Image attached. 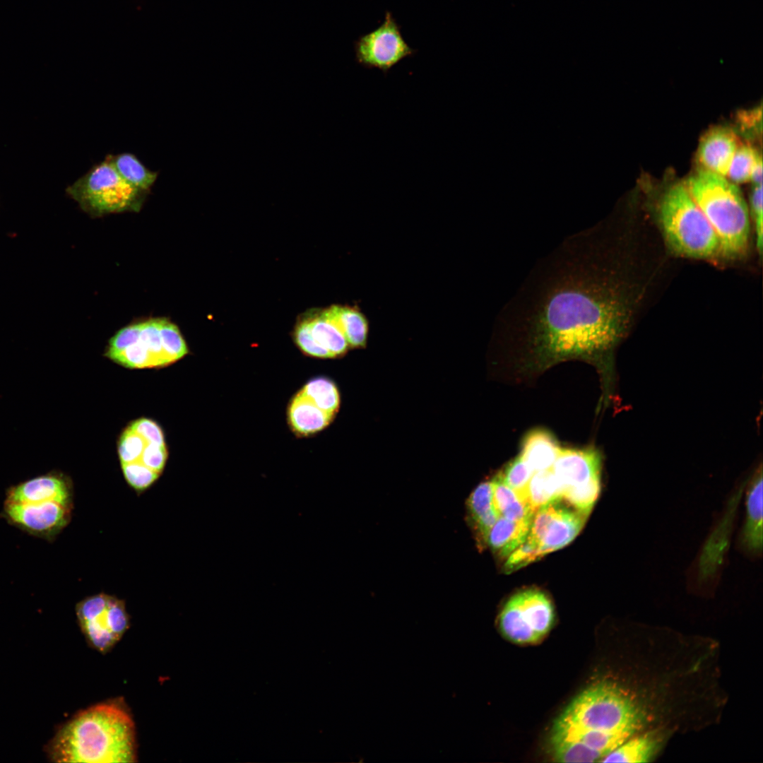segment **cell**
Masks as SVG:
<instances>
[{"label":"cell","instance_id":"1","mask_svg":"<svg viewBox=\"0 0 763 763\" xmlns=\"http://www.w3.org/2000/svg\"><path fill=\"white\" fill-rule=\"evenodd\" d=\"M604 254L598 226L567 237L500 311L499 324L519 335L538 368L575 358L610 369L628 312Z\"/></svg>","mask_w":763,"mask_h":763},{"label":"cell","instance_id":"2","mask_svg":"<svg viewBox=\"0 0 763 763\" xmlns=\"http://www.w3.org/2000/svg\"><path fill=\"white\" fill-rule=\"evenodd\" d=\"M57 762H134L133 718L118 702H102L77 714L58 730L46 747Z\"/></svg>","mask_w":763,"mask_h":763},{"label":"cell","instance_id":"3","mask_svg":"<svg viewBox=\"0 0 763 763\" xmlns=\"http://www.w3.org/2000/svg\"><path fill=\"white\" fill-rule=\"evenodd\" d=\"M644 711L634 697L618 685L602 682L578 694L555 721L551 733H582L622 735L638 731Z\"/></svg>","mask_w":763,"mask_h":763},{"label":"cell","instance_id":"4","mask_svg":"<svg viewBox=\"0 0 763 763\" xmlns=\"http://www.w3.org/2000/svg\"><path fill=\"white\" fill-rule=\"evenodd\" d=\"M690 194L715 231L720 250L734 256L746 249L749 212L740 189L723 176L699 170L685 183Z\"/></svg>","mask_w":763,"mask_h":763},{"label":"cell","instance_id":"5","mask_svg":"<svg viewBox=\"0 0 763 763\" xmlns=\"http://www.w3.org/2000/svg\"><path fill=\"white\" fill-rule=\"evenodd\" d=\"M661 222L671 248L685 256L705 259L720 250L711 224L682 184L672 186L663 197Z\"/></svg>","mask_w":763,"mask_h":763},{"label":"cell","instance_id":"6","mask_svg":"<svg viewBox=\"0 0 763 763\" xmlns=\"http://www.w3.org/2000/svg\"><path fill=\"white\" fill-rule=\"evenodd\" d=\"M66 193L84 211L102 215L138 211L149 192L126 181L105 157L69 186Z\"/></svg>","mask_w":763,"mask_h":763},{"label":"cell","instance_id":"7","mask_svg":"<svg viewBox=\"0 0 763 763\" xmlns=\"http://www.w3.org/2000/svg\"><path fill=\"white\" fill-rule=\"evenodd\" d=\"M554 609L542 591L528 589L519 592L506 603L499 617V626L509 641L521 644L536 643L551 629Z\"/></svg>","mask_w":763,"mask_h":763},{"label":"cell","instance_id":"8","mask_svg":"<svg viewBox=\"0 0 763 763\" xmlns=\"http://www.w3.org/2000/svg\"><path fill=\"white\" fill-rule=\"evenodd\" d=\"M76 613L88 644L103 654L116 645L130 625L124 601L104 593L80 601Z\"/></svg>","mask_w":763,"mask_h":763},{"label":"cell","instance_id":"9","mask_svg":"<svg viewBox=\"0 0 763 763\" xmlns=\"http://www.w3.org/2000/svg\"><path fill=\"white\" fill-rule=\"evenodd\" d=\"M561 501L539 507L532 517L526 540L536 547L542 557L572 542L588 516Z\"/></svg>","mask_w":763,"mask_h":763},{"label":"cell","instance_id":"10","mask_svg":"<svg viewBox=\"0 0 763 763\" xmlns=\"http://www.w3.org/2000/svg\"><path fill=\"white\" fill-rule=\"evenodd\" d=\"M356 61L367 69H377L386 74L403 59L416 53L406 42L401 25L390 11L375 30L361 35L354 42Z\"/></svg>","mask_w":763,"mask_h":763},{"label":"cell","instance_id":"11","mask_svg":"<svg viewBox=\"0 0 763 763\" xmlns=\"http://www.w3.org/2000/svg\"><path fill=\"white\" fill-rule=\"evenodd\" d=\"M71 509L56 502L4 501L1 514L10 525L30 536L51 541L69 524Z\"/></svg>","mask_w":763,"mask_h":763},{"label":"cell","instance_id":"12","mask_svg":"<svg viewBox=\"0 0 763 763\" xmlns=\"http://www.w3.org/2000/svg\"><path fill=\"white\" fill-rule=\"evenodd\" d=\"M11 502H56L73 507L71 480L53 471L22 481L6 489L5 500Z\"/></svg>","mask_w":763,"mask_h":763},{"label":"cell","instance_id":"13","mask_svg":"<svg viewBox=\"0 0 763 763\" xmlns=\"http://www.w3.org/2000/svg\"><path fill=\"white\" fill-rule=\"evenodd\" d=\"M551 470L563 490L586 485L601 480V456L593 448H561Z\"/></svg>","mask_w":763,"mask_h":763},{"label":"cell","instance_id":"14","mask_svg":"<svg viewBox=\"0 0 763 763\" xmlns=\"http://www.w3.org/2000/svg\"><path fill=\"white\" fill-rule=\"evenodd\" d=\"M738 146V139L733 131L723 126L714 127L701 138L697 161L702 170L724 177Z\"/></svg>","mask_w":763,"mask_h":763},{"label":"cell","instance_id":"15","mask_svg":"<svg viewBox=\"0 0 763 763\" xmlns=\"http://www.w3.org/2000/svg\"><path fill=\"white\" fill-rule=\"evenodd\" d=\"M740 549L751 557L762 551V470L754 473L746 494V516L738 539Z\"/></svg>","mask_w":763,"mask_h":763},{"label":"cell","instance_id":"16","mask_svg":"<svg viewBox=\"0 0 763 763\" xmlns=\"http://www.w3.org/2000/svg\"><path fill=\"white\" fill-rule=\"evenodd\" d=\"M492 492V480L483 482L471 493L466 502L468 520L479 548L486 547L488 533L499 517L494 508Z\"/></svg>","mask_w":763,"mask_h":763},{"label":"cell","instance_id":"17","mask_svg":"<svg viewBox=\"0 0 763 763\" xmlns=\"http://www.w3.org/2000/svg\"><path fill=\"white\" fill-rule=\"evenodd\" d=\"M560 449L552 434L537 429L525 436L519 456L534 473L550 469Z\"/></svg>","mask_w":763,"mask_h":763},{"label":"cell","instance_id":"18","mask_svg":"<svg viewBox=\"0 0 763 763\" xmlns=\"http://www.w3.org/2000/svg\"><path fill=\"white\" fill-rule=\"evenodd\" d=\"M531 522V520L514 521L499 516L488 533L486 547L501 557H508L525 541Z\"/></svg>","mask_w":763,"mask_h":763},{"label":"cell","instance_id":"19","mask_svg":"<svg viewBox=\"0 0 763 763\" xmlns=\"http://www.w3.org/2000/svg\"><path fill=\"white\" fill-rule=\"evenodd\" d=\"M288 415L290 423L294 430L303 435L323 430L333 416L320 409L301 392L292 401Z\"/></svg>","mask_w":763,"mask_h":763},{"label":"cell","instance_id":"20","mask_svg":"<svg viewBox=\"0 0 763 763\" xmlns=\"http://www.w3.org/2000/svg\"><path fill=\"white\" fill-rule=\"evenodd\" d=\"M323 312L338 326L350 347L362 348L365 345L367 321L359 309L348 306L332 305L323 310Z\"/></svg>","mask_w":763,"mask_h":763},{"label":"cell","instance_id":"21","mask_svg":"<svg viewBox=\"0 0 763 763\" xmlns=\"http://www.w3.org/2000/svg\"><path fill=\"white\" fill-rule=\"evenodd\" d=\"M660 739L651 733L629 738L605 755L602 762H646L659 747Z\"/></svg>","mask_w":763,"mask_h":763},{"label":"cell","instance_id":"22","mask_svg":"<svg viewBox=\"0 0 763 763\" xmlns=\"http://www.w3.org/2000/svg\"><path fill=\"white\" fill-rule=\"evenodd\" d=\"M492 502L499 516L514 521L532 519L535 511L522 501L497 475L492 480Z\"/></svg>","mask_w":763,"mask_h":763},{"label":"cell","instance_id":"23","mask_svg":"<svg viewBox=\"0 0 763 763\" xmlns=\"http://www.w3.org/2000/svg\"><path fill=\"white\" fill-rule=\"evenodd\" d=\"M563 488L551 468L534 472L526 490V502L536 511L539 507L562 499Z\"/></svg>","mask_w":763,"mask_h":763},{"label":"cell","instance_id":"24","mask_svg":"<svg viewBox=\"0 0 763 763\" xmlns=\"http://www.w3.org/2000/svg\"><path fill=\"white\" fill-rule=\"evenodd\" d=\"M106 157L118 173L133 186L150 191L158 177V172L147 168L134 154L122 153Z\"/></svg>","mask_w":763,"mask_h":763},{"label":"cell","instance_id":"25","mask_svg":"<svg viewBox=\"0 0 763 763\" xmlns=\"http://www.w3.org/2000/svg\"><path fill=\"white\" fill-rule=\"evenodd\" d=\"M314 340L333 357L343 355L350 347L338 326L322 312L307 318Z\"/></svg>","mask_w":763,"mask_h":763},{"label":"cell","instance_id":"26","mask_svg":"<svg viewBox=\"0 0 763 763\" xmlns=\"http://www.w3.org/2000/svg\"><path fill=\"white\" fill-rule=\"evenodd\" d=\"M324 411L333 415L337 411L340 399L333 382L326 378L309 381L300 391Z\"/></svg>","mask_w":763,"mask_h":763},{"label":"cell","instance_id":"27","mask_svg":"<svg viewBox=\"0 0 763 763\" xmlns=\"http://www.w3.org/2000/svg\"><path fill=\"white\" fill-rule=\"evenodd\" d=\"M162 321L163 318H159L138 323V340L150 353L153 367H163L172 363L162 348L161 336Z\"/></svg>","mask_w":763,"mask_h":763},{"label":"cell","instance_id":"28","mask_svg":"<svg viewBox=\"0 0 763 763\" xmlns=\"http://www.w3.org/2000/svg\"><path fill=\"white\" fill-rule=\"evenodd\" d=\"M533 473V471L519 456L507 464L504 469L497 475L502 482L514 490L522 501L526 503L525 499L526 490Z\"/></svg>","mask_w":763,"mask_h":763},{"label":"cell","instance_id":"29","mask_svg":"<svg viewBox=\"0 0 763 763\" xmlns=\"http://www.w3.org/2000/svg\"><path fill=\"white\" fill-rule=\"evenodd\" d=\"M601 492V480L564 489L562 499L581 512L588 515Z\"/></svg>","mask_w":763,"mask_h":763},{"label":"cell","instance_id":"30","mask_svg":"<svg viewBox=\"0 0 763 763\" xmlns=\"http://www.w3.org/2000/svg\"><path fill=\"white\" fill-rule=\"evenodd\" d=\"M761 157L756 150L747 145L738 146L732 158L727 175L736 183L750 179L752 169Z\"/></svg>","mask_w":763,"mask_h":763},{"label":"cell","instance_id":"31","mask_svg":"<svg viewBox=\"0 0 763 763\" xmlns=\"http://www.w3.org/2000/svg\"><path fill=\"white\" fill-rule=\"evenodd\" d=\"M161 336L163 350L171 362H176L188 353L187 343L178 327L163 318Z\"/></svg>","mask_w":763,"mask_h":763},{"label":"cell","instance_id":"32","mask_svg":"<svg viewBox=\"0 0 763 763\" xmlns=\"http://www.w3.org/2000/svg\"><path fill=\"white\" fill-rule=\"evenodd\" d=\"M148 443L129 427L123 432L118 442V454L122 464L139 461Z\"/></svg>","mask_w":763,"mask_h":763},{"label":"cell","instance_id":"33","mask_svg":"<svg viewBox=\"0 0 763 763\" xmlns=\"http://www.w3.org/2000/svg\"><path fill=\"white\" fill-rule=\"evenodd\" d=\"M122 468L127 483L137 491H143L149 487L160 475L139 461L123 463Z\"/></svg>","mask_w":763,"mask_h":763},{"label":"cell","instance_id":"34","mask_svg":"<svg viewBox=\"0 0 763 763\" xmlns=\"http://www.w3.org/2000/svg\"><path fill=\"white\" fill-rule=\"evenodd\" d=\"M112 360L129 368L153 367L151 356L138 338Z\"/></svg>","mask_w":763,"mask_h":763},{"label":"cell","instance_id":"35","mask_svg":"<svg viewBox=\"0 0 763 763\" xmlns=\"http://www.w3.org/2000/svg\"><path fill=\"white\" fill-rule=\"evenodd\" d=\"M295 340L300 348L306 354L317 357H332L331 354L313 338L307 318L297 325Z\"/></svg>","mask_w":763,"mask_h":763},{"label":"cell","instance_id":"36","mask_svg":"<svg viewBox=\"0 0 763 763\" xmlns=\"http://www.w3.org/2000/svg\"><path fill=\"white\" fill-rule=\"evenodd\" d=\"M541 557L539 550L525 540L508 556L503 570L509 574Z\"/></svg>","mask_w":763,"mask_h":763},{"label":"cell","instance_id":"37","mask_svg":"<svg viewBox=\"0 0 763 763\" xmlns=\"http://www.w3.org/2000/svg\"><path fill=\"white\" fill-rule=\"evenodd\" d=\"M129 427L141 436L147 443L165 446L162 430L153 420L140 418L133 422Z\"/></svg>","mask_w":763,"mask_h":763},{"label":"cell","instance_id":"38","mask_svg":"<svg viewBox=\"0 0 763 763\" xmlns=\"http://www.w3.org/2000/svg\"><path fill=\"white\" fill-rule=\"evenodd\" d=\"M167 458V451L165 446L148 443L139 461L148 468L160 473L164 468Z\"/></svg>","mask_w":763,"mask_h":763},{"label":"cell","instance_id":"39","mask_svg":"<svg viewBox=\"0 0 763 763\" xmlns=\"http://www.w3.org/2000/svg\"><path fill=\"white\" fill-rule=\"evenodd\" d=\"M751 208L757 234V245L759 251L762 249V184L754 185L751 197Z\"/></svg>","mask_w":763,"mask_h":763},{"label":"cell","instance_id":"40","mask_svg":"<svg viewBox=\"0 0 763 763\" xmlns=\"http://www.w3.org/2000/svg\"><path fill=\"white\" fill-rule=\"evenodd\" d=\"M739 120L742 125L747 129H762V108H755L749 111L742 112L739 114ZM761 130L760 129H759Z\"/></svg>","mask_w":763,"mask_h":763},{"label":"cell","instance_id":"41","mask_svg":"<svg viewBox=\"0 0 763 763\" xmlns=\"http://www.w3.org/2000/svg\"><path fill=\"white\" fill-rule=\"evenodd\" d=\"M754 185L762 184V156L756 162L750 176Z\"/></svg>","mask_w":763,"mask_h":763}]
</instances>
